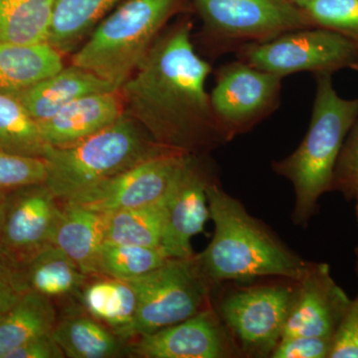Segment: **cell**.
Listing matches in <instances>:
<instances>
[{
  "label": "cell",
  "instance_id": "6da1fadb",
  "mask_svg": "<svg viewBox=\"0 0 358 358\" xmlns=\"http://www.w3.org/2000/svg\"><path fill=\"white\" fill-rule=\"evenodd\" d=\"M192 28L182 21L159 35L120 91L124 114L157 143L196 155L228 141L205 90L211 66L195 52Z\"/></svg>",
  "mask_w": 358,
  "mask_h": 358
},
{
  "label": "cell",
  "instance_id": "7a4b0ae2",
  "mask_svg": "<svg viewBox=\"0 0 358 358\" xmlns=\"http://www.w3.org/2000/svg\"><path fill=\"white\" fill-rule=\"evenodd\" d=\"M207 199L214 233L199 258L204 274L214 285L264 277L298 282L303 278L310 262L250 215L243 204L214 179L207 186Z\"/></svg>",
  "mask_w": 358,
  "mask_h": 358
},
{
  "label": "cell",
  "instance_id": "3957f363",
  "mask_svg": "<svg viewBox=\"0 0 358 358\" xmlns=\"http://www.w3.org/2000/svg\"><path fill=\"white\" fill-rule=\"evenodd\" d=\"M329 74H317L312 119L301 145L272 166L275 173L293 185L292 220L301 227H306L317 213L322 195L333 189L339 155L358 117V99L341 98Z\"/></svg>",
  "mask_w": 358,
  "mask_h": 358
},
{
  "label": "cell",
  "instance_id": "277c9868",
  "mask_svg": "<svg viewBox=\"0 0 358 358\" xmlns=\"http://www.w3.org/2000/svg\"><path fill=\"white\" fill-rule=\"evenodd\" d=\"M138 122L124 114L112 126L76 145L50 147L45 185L61 201L141 162L166 152Z\"/></svg>",
  "mask_w": 358,
  "mask_h": 358
},
{
  "label": "cell",
  "instance_id": "5b68a950",
  "mask_svg": "<svg viewBox=\"0 0 358 358\" xmlns=\"http://www.w3.org/2000/svg\"><path fill=\"white\" fill-rule=\"evenodd\" d=\"M182 0H127L96 26L72 65L121 88L182 8Z\"/></svg>",
  "mask_w": 358,
  "mask_h": 358
},
{
  "label": "cell",
  "instance_id": "8992f818",
  "mask_svg": "<svg viewBox=\"0 0 358 358\" xmlns=\"http://www.w3.org/2000/svg\"><path fill=\"white\" fill-rule=\"evenodd\" d=\"M127 282L136 296L134 339L210 308V294L215 287L204 274L199 254L169 259L152 272Z\"/></svg>",
  "mask_w": 358,
  "mask_h": 358
},
{
  "label": "cell",
  "instance_id": "52a82bcc",
  "mask_svg": "<svg viewBox=\"0 0 358 358\" xmlns=\"http://www.w3.org/2000/svg\"><path fill=\"white\" fill-rule=\"evenodd\" d=\"M239 58L257 69L281 77L303 71L331 73L357 62L358 43L333 30L303 28L268 41L244 44Z\"/></svg>",
  "mask_w": 358,
  "mask_h": 358
},
{
  "label": "cell",
  "instance_id": "ba28073f",
  "mask_svg": "<svg viewBox=\"0 0 358 358\" xmlns=\"http://www.w3.org/2000/svg\"><path fill=\"white\" fill-rule=\"evenodd\" d=\"M294 293L288 285H265L224 296L219 317L244 357H271L282 338Z\"/></svg>",
  "mask_w": 358,
  "mask_h": 358
},
{
  "label": "cell",
  "instance_id": "9c48e42d",
  "mask_svg": "<svg viewBox=\"0 0 358 358\" xmlns=\"http://www.w3.org/2000/svg\"><path fill=\"white\" fill-rule=\"evenodd\" d=\"M282 79L241 60L219 69L209 96L226 140L249 131L279 106Z\"/></svg>",
  "mask_w": 358,
  "mask_h": 358
},
{
  "label": "cell",
  "instance_id": "30bf717a",
  "mask_svg": "<svg viewBox=\"0 0 358 358\" xmlns=\"http://www.w3.org/2000/svg\"><path fill=\"white\" fill-rule=\"evenodd\" d=\"M190 155L171 152L141 162L64 200L112 213L164 201Z\"/></svg>",
  "mask_w": 358,
  "mask_h": 358
},
{
  "label": "cell",
  "instance_id": "8fae6325",
  "mask_svg": "<svg viewBox=\"0 0 358 358\" xmlns=\"http://www.w3.org/2000/svg\"><path fill=\"white\" fill-rule=\"evenodd\" d=\"M205 25L224 39L264 42L310 28L293 0H193Z\"/></svg>",
  "mask_w": 358,
  "mask_h": 358
},
{
  "label": "cell",
  "instance_id": "7c38bea8",
  "mask_svg": "<svg viewBox=\"0 0 358 358\" xmlns=\"http://www.w3.org/2000/svg\"><path fill=\"white\" fill-rule=\"evenodd\" d=\"M63 201L45 183L9 190L0 253L13 265L51 244Z\"/></svg>",
  "mask_w": 358,
  "mask_h": 358
},
{
  "label": "cell",
  "instance_id": "4fadbf2b",
  "mask_svg": "<svg viewBox=\"0 0 358 358\" xmlns=\"http://www.w3.org/2000/svg\"><path fill=\"white\" fill-rule=\"evenodd\" d=\"M128 355L141 358L241 357L229 329L212 308L189 319L141 336L129 343Z\"/></svg>",
  "mask_w": 358,
  "mask_h": 358
},
{
  "label": "cell",
  "instance_id": "5bb4252c",
  "mask_svg": "<svg viewBox=\"0 0 358 358\" xmlns=\"http://www.w3.org/2000/svg\"><path fill=\"white\" fill-rule=\"evenodd\" d=\"M211 176L190 155L167 194L166 218L160 247L171 259L189 258L195 255L192 239L203 232L211 219L207 199V186Z\"/></svg>",
  "mask_w": 358,
  "mask_h": 358
},
{
  "label": "cell",
  "instance_id": "9a60e30c",
  "mask_svg": "<svg viewBox=\"0 0 358 358\" xmlns=\"http://www.w3.org/2000/svg\"><path fill=\"white\" fill-rule=\"evenodd\" d=\"M352 300L336 284L327 264L310 263L294 293L282 338H334Z\"/></svg>",
  "mask_w": 358,
  "mask_h": 358
},
{
  "label": "cell",
  "instance_id": "2e32d148",
  "mask_svg": "<svg viewBox=\"0 0 358 358\" xmlns=\"http://www.w3.org/2000/svg\"><path fill=\"white\" fill-rule=\"evenodd\" d=\"M124 115V100L119 89L82 96L50 119L39 122V126L47 145L66 148L107 129Z\"/></svg>",
  "mask_w": 358,
  "mask_h": 358
},
{
  "label": "cell",
  "instance_id": "e0dca14e",
  "mask_svg": "<svg viewBox=\"0 0 358 358\" xmlns=\"http://www.w3.org/2000/svg\"><path fill=\"white\" fill-rule=\"evenodd\" d=\"M119 89L107 80L72 65L14 98L20 101L35 121L41 122L82 96Z\"/></svg>",
  "mask_w": 358,
  "mask_h": 358
},
{
  "label": "cell",
  "instance_id": "ac0fdd59",
  "mask_svg": "<svg viewBox=\"0 0 358 358\" xmlns=\"http://www.w3.org/2000/svg\"><path fill=\"white\" fill-rule=\"evenodd\" d=\"M20 288L53 299L81 294L89 275L54 245L49 244L14 265Z\"/></svg>",
  "mask_w": 358,
  "mask_h": 358
},
{
  "label": "cell",
  "instance_id": "d6986e66",
  "mask_svg": "<svg viewBox=\"0 0 358 358\" xmlns=\"http://www.w3.org/2000/svg\"><path fill=\"white\" fill-rule=\"evenodd\" d=\"M103 243L105 213L63 201L51 244L72 259L85 275L95 277Z\"/></svg>",
  "mask_w": 358,
  "mask_h": 358
},
{
  "label": "cell",
  "instance_id": "ffe728a7",
  "mask_svg": "<svg viewBox=\"0 0 358 358\" xmlns=\"http://www.w3.org/2000/svg\"><path fill=\"white\" fill-rule=\"evenodd\" d=\"M63 68V54L48 42L0 44V93L17 96Z\"/></svg>",
  "mask_w": 358,
  "mask_h": 358
},
{
  "label": "cell",
  "instance_id": "44dd1931",
  "mask_svg": "<svg viewBox=\"0 0 358 358\" xmlns=\"http://www.w3.org/2000/svg\"><path fill=\"white\" fill-rule=\"evenodd\" d=\"M80 299L91 317L129 343L134 341L136 296L128 282L95 275L93 281L85 284Z\"/></svg>",
  "mask_w": 358,
  "mask_h": 358
},
{
  "label": "cell",
  "instance_id": "7402d4cb",
  "mask_svg": "<svg viewBox=\"0 0 358 358\" xmlns=\"http://www.w3.org/2000/svg\"><path fill=\"white\" fill-rule=\"evenodd\" d=\"M57 313L53 300L27 292L0 317V358L32 339L53 333Z\"/></svg>",
  "mask_w": 358,
  "mask_h": 358
},
{
  "label": "cell",
  "instance_id": "603a6c76",
  "mask_svg": "<svg viewBox=\"0 0 358 358\" xmlns=\"http://www.w3.org/2000/svg\"><path fill=\"white\" fill-rule=\"evenodd\" d=\"M52 336L65 357L113 358L128 355V341L91 315H76L61 320Z\"/></svg>",
  "mask_w": 358,
  "mask_h": 358
},
{
  "label": "cell",
  "instance_id": "cb8c5ba5",
  "mask_svg": "<svg viewBox=\"0 0 358 358\" xmlns=\"http://www.w3.org/2000/svg\"><path fill=\"white\" fill-rule=\"evenodd\" d=\"M121 0H55L48 42L63 55L79 47Z\"/></svg>",
  "mask_w": 358,
  "mask_h": 358
},
{
  "label": "cell",
  "instance_id": "d4e9b609",
  "mask_svg": "<svg viewBox=\"0 0 358 358\" xmlns=\"http://www.w3.org/2000/svg\"><path fill=\"white\" fill-rule=\"evenodd\" d=\"M55 0H0V44L47 42Z\"/></svg>",
  "mask_w": 358,
  "mask_h": 358
},
{
  "label": "cell",
  "instance_id": "484cf974",
  "mask_svg": "<svg viewBox=\"0 0 358 358\" xmlns=\"http://www.w3.org/2000/svg\"><path fill=\"white\" fill-rule=\"evenodd\" d=\"M164 201L105 213V243L160 247L166 218Z\"/></svg>",
  "mask_w": 358,
  "mask_h": 358
},
{
  "label": "cell",
  "instance_id": "4316f807",
  "mask_svg": "<svg viewBox=\"0 0 358 358\" xmlns=\"http://www.w3.org/2000/svg\"><path fill=\"white\" fill-rule=\"evenodd\" d=\"M49 148L39 122L28 114L17 99L0 93V152L45 157Z\"/></svg>",
  "mask_w": 358,
  "mask_h": 358
},
{
  "label": "cell",
  "instance_id": "83f0119b",
  "mask_svg": "<svg viewBox=\"0 0 358 358\" xmlns=\"http://www.w3.org/2000/svg\"><path fill=\"white\" fill-rule=\"evenodd\" d=\"M169 259L162 247L103 243L99 256V275L131 281L152 272Z\"/></svg>",
  "mask_w": 358,
  "mask_h": 358
},
{
  "label": "cell",
  "instance_id": "f1b7e54d",
  "mask_svg": "<svg viewBox=\"0 0 358 358\" xmlns=\"http://www.w3.org/2000/svg\"><path fill=\"white\" fill-rule=\"evenodd\" d=\"M310 27L341 33L358 43V0H293Z\"/></svg>",
  "mask_w": 358,
  "mask_h": 358
},
{
  "label": "cell",
  "instance_id": "f546056e",
  "mask_svg": "<svg viewBox=\"0 0 358 358\" xmlns=\"http://www.w3.org/2000/svg\"><path fill=\"white\" fill-rule=\"evenodd\" d=\"M48 164L44 157H22L0 152V189L45 183Z\"/></svg>",
  "mask_w": 358,
  "mask_h": 358
},
{
  "label": "cell",
  "instance_id": "4dcf8cb0",
  "mask_svg": "<svg viewBox=\"0 0 358 358\" xmlns=\"http://www.w3.org/2000/svg\"><path fill=\"white\" fill-rule=\"evenodd\" d=\"M334 338L320 336H289L275 346L272 358H329Z\"/></svg>",
  "mask_w": 358,
  "mask_h": 358
},
{
  "label": "cell",
  "instance_id": "1f68e13d",
  "mask_svg": "<svg viewBox=\"0 0 358 358\" xmlns=\"http://www.w3.org/2000/svg\"><path fill=\"white\" fill-rule=\"evenodd\" d=\"M355 271L358 279V247L355 250ZM329 358H358V293L352 300L334 338Z\"/></svg>",
  "mask_w": 358,
  "mask_h": 358
},
{
  "label": "cell",
  "instance_id": "d6a6232c",
  "mask_svg": "<svg viewBox=\"0 0 358 358\" xmlns=\"http://www.w3.org/2000/svg\"><path fill=\"white\" fill-rule=\"evenodd\" d=\"M358 183V124L343 145L334 171V188L352 199Z\"/></svg>",
  "mask_w": 358,
  "mask_h": 358
},
{
  "label": "cell",
  "instance_id": "836d02e7",
  "mask_svg": "<svg viewBox=\"0 0 358 358\" xmlns=\"http://www.w3.org/2000/svg\"><path fill=\"white\" fill-rule=\"evenodd\" d=\"M23 294L15 268L6 257L0 253V317L16 303Z\"/></svg>",
  "mask_w": 358,
  "mask_h": 358
},
{
  "label": "cell",
  "instance_id": "e575fe53",
  "mask_svg": "<svg viewBox=\"0 0 358 358\" xmlns=\"http://www.w3.org/2000/svg\"><path fill=\"white\" fill-rule=\"evenodd\" d=\"M64 352L52 334L28 341L7 355L6 358H62Z\"/></svg>",
  "mask_w": 358,
  "mask_h": 358
},
{
  "label": "cell",
  "instance_id": "d590c367",
  "mask_svg": "<svg viewBox=\"0 0 358 358\" xmlns=\"http://www.w3.org/2000/svg\"><path fill=\"white\" fill-rule=\"evenodd\" d=\"M9 190L0 189V234H1L2 227H3L4 217H6L7 196H8Z\"/></svg>",
  "mask_w": 358,
  "mask_h": 358
},
{
  "label": "cell",
  "instance_id": "8d00e7d4",
  "mask_svg": "<svg viewBox=\"0 0 358 358\" xmlns=\"http://www.w3.org/2000/svg\"><path fill=\"white\" fill-rule=\"evenodd\" d=\"M353 197H355V199H357V217L358 222V183L357 186H355V192H353Z\"/></svg>",
  "mask_w": 358,
  "mask_h": 358
}]
</instances>
